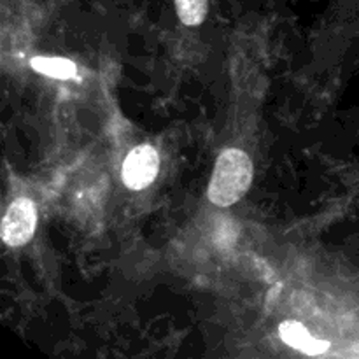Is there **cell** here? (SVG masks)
I'll return each mask as SVG.
<instances>
[{
	"label": "cell",
	"mask_w": 359,
	"mask_h": 359,
	"mask_svg": "<svg viewBox=\"0 0 359 359\" xmlns=\"http://www.w3.org/2000/svg\"><path fill=\"white\" fill-rule=\"evenodd\" d=\"M252 161L248 153L228 147L219 154L209 182V200L217 207H230L248 193L252 182Z\"/></svg>",
	"instance_id": "1"
},
{
	"label": "cell",
	"mask_w": 359,
	"mask_h": 359,
	"mask_svg": "<svg viewBox=\"0 0 359 359\" xmlns=\"http://www.w3.org/2000/svg\"><path fill=\"white\" fill-rule=\"evenodd\" d=\"M37 226V210L30 198H16L7 209L2 219V235L4 244L9 248H21L28 244L35 233Z\"/></svg>",
	"instance_id": "2"
},
{
	"label": "cell",
	"mask_w": 359,
	"mask_h": 359,
	"mask_svg": "<svg viewBox=\"0 0 359 359\" xmlns=\"http://www.w3.org/2000/svg\"><path fill=\"white\" fill-rule=\"evenodd\" d=\"M160 170L158 151L149 144L133 147L123 163V181L130 189H144L156 179Z\"/></svg>",
	"instance_id": "3"
},
{
	"label": "cell",
	"mask_w": 359,
	"mask_h": 359,
	"mask_svg": "<svg viewBox=\"0 0 359 359\" xmlns=\"http://www.w3.org/2000/svg\"><path fill=\"white\" fill-rule=\"evenodd\" d=\"M280 339L291 346L293 349L302 351L305 354H311V356H316V354H323L330 349V342L326 340H318L307 332L302 323L298 321H284L283 325L279 326Z\"/></svg>",
	"instance_id": "4"
},
{
	"label": "cell",
	"mask_w": 359,
	"mask_h": 359,
	"mask_svg": "<svg viewBox=\"0 0 359 359\" xmlns=\"http://www.w3.org/2000/svg\"><path fill=\"white\" fill-rule=\"evenodd\" d=\"M32 69L39 74H44V76L56 77V79H70V77H76L77 67L72 60L60 58V56H35L30 62Z\"/></svg>",
	"instance_id": "5"
},
{
	"label": "cell",
	"mask_w": 359,
	"mask_h": 359,
	"mask_svg": "<svg viewBox=\"0 0 359 359\" xmlns=\"http://www.w3.org/2000/svg\"><path fill=\"white\" fill-rule=\"evenodd\" d=\"M175 11H177L179 20L188 27H196L203 23L209 11V2L207 0H174Z\"/></svg>",
	"instance_id": "6"
}]
</instances>
